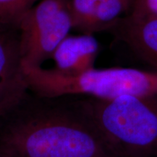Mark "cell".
Wrapping results in <instances>:
<instances>
[{
	"label": "cell",
	"mask_w": 157,
	"mask_h": 157,
	"mask_svg": "<svg viewBox=\"0 0 157 157\" xmlns=\"http://www.w3.org/2000/svg\"><path fill=\"white\" fill-rule=\"evenodd\" d=\"M4 116L9 119L0 135V153L7 157H113L83 96L43 97L28 90Z\"/></svg>",
	"instance_id": "cell-1"
},
{
	"label": "cell",
	"mask_w": 157,
	"mask_h": 157,
	"mask_svg": "<svg viewBox=\"0 0 157 157\" xmlns=\"http://www.w3.org/2000/svg\"><path fill=\"white\" fill-rule=\"evenodd\" d=\"M28 90L0 89V117L14 106Z\"/></svg>",
	"instance_id": "cell-10"
},
{
	"label": "cell",
	"mask_w": 157,
	"mask_h": 157,
	"mask_svg": "<svg viewBox=\"0 0 157 157\" xmlns=\"http://www.w3.org/2000/svg\"><path fill=\"white\" fill-rule=\"evenodd\" d=\"M99 43L93 35H68L54 51L51 58L59 74L75 76L94 68L99 52Z\"/></svg>",
	"instance_id": "cell-5"
},
{
	"label": "cell",
	"mask_w": 157,
	"mask_h": 157,
	"mask_svg": "<svg viewBox=\"0 0 157 157\" xmlns=\"http://www.w3.org/2000/svg\"><path fill=\"white\" fill-rule=\"evenodd\" d=\"M71 29L69 0H40L17 26L23 66H42Z\"/></svg>",
	"instance_id": "cell-3"
},
{
	"label": "cell",
	"mask_w": 157,
	"mask_h": 157,
	"mask_svg": "<svg viewBox=\"0 0 157 157\" xmlns=\"http://www.w3.org/2000/svg\"><path fill=\"white\" fill-rule=\"evenodd\" d=\"M0 89L27 90L18 30L0 26Z\"/></svg>",
	"instance_id": "cell-7"
},
{
	"label": "cell",
	"mask_w": 157,
	"mask_h": 157,
	"mask_svg": "<svg viewBox=\"0 0 157 157\" xmlns=\"http://www.w3.org/2000/svg\"><path fill=\"white\" fill-rule=\"evenodd\" d=\"M127 15L133 18H157V0H134Z\"/></svg>",
	"instance_id": "cell-9"
},
{
	"label": "cell",
	"mask_w": 157,
	"mask_h": 157,
	"mask_svg": "<svg viewBox=\"0 0 157 157\" xmlns=\"http://www.w3.org/2000/svg\"><path fill=\"white\" fill-rule=\"evenodd\" d=\"M38 0H0V26L17 29L23 15Z\"/></svg>",
	"instance_id": "cell-8"
},
{
	"label": "cell",
	"mask_w": 157,
	"mask_h": 157,
	"mask_svg": "<svg viewBox=\"0 0 157 157\" xmlns=\"http://www.w3.org/2000/svg\"><path fill=\"white\" fill-rule=\"evenodd\" d=\"M83 103L113 157H157V96H83Z\"/></svg>",
	"instance_id": "cell-2"
},
{
	"label": "cell",
	"mask_w": 157,
	"mask_h": 157,
	"mask_svg": "<svg viewBox=\"0 0 157 157\" xmlns=\"http://www.w3.org/2000/svg\"><path fill=\"white\" fill-rule=\"evenodd\" d=\"M134 0H69L73 29L82 34L110 31L132 9Z\"/></svg>",
	"instance_id": "cell-4"
},
{
	"label": "cell",
	"mask_w": 157,
	"mask_h": 157,
	"mask_svg": "<svg viewBox=\"0 0 157 157\" xmlns=\"http://www.w3.org/2000/svg\"><path fill=\"white\" fill-rule=\"evenodd\" d=\"M0 157H7L5 156V155H4L3 154H2V153H0Z\"/></svg>",
	"instance_id": "cell-11"
},
{
	"label": "cell",
	"mask_w": 157,
	"mask_h": 157,
	"mask_svg": "<svg viewBox=\"0 0 157 157\" xmlns=\"http://www.w3.org/2000/svg\"><path fill=\"white\" fill-rule=\"evenodd\" d=\"M143 62L157 71V18H121L110 31Z\"/></svg>",
	"instance_id": "cell-6"
}]
</instances>
